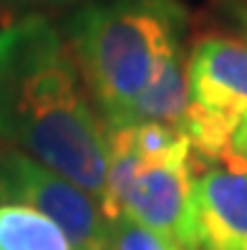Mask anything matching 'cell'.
Returning <instances> with one entry per match:
<instances>
[{
  "label": "cell",
  "instance_id": "obj_2",
  "mask_svg": "<svg viewBox=\"0 0 247 250\" xmlns=\"http://www.w3.org/2000/svg\"><path fill=\"white\" fill-rule=\"evenodd\" d=\"M184 0H76L66 43L104 126H121L134 101L184 51Z\"/></svg>",
  "mask_w": 247,
  "mask_h": 250
},
{
  "label": "cell",
  "instance_id": "obj_9",
  "mask_svg": "<svg viewBox=\"0 0 247 250\" xmlns=\"http://www.w3.org/2000/svg\"><path fill=\"white\" fill-rule=\"evenodd\" d=\"M109 250H179L154 230L139 225L134 217L119 215L109 220Z\"/></svg>",
  "mask_w": 247,
  "mask_h": 250
},
{
  "label": "cell",
  "instance_id": "obj_11",
  "mask_svg": "<svg viewBox=\"0 0 247 250\" xmlns=\"http://www.w3.org/2000/svg\"><path fill=\"white\" fill-rule=\"evenodd\" d=\"M76 0H0V8L13 13V16H33L46 8H61V5H71Z\"/></svg>",
  "mask_w": 247,
  "mask_h": 250
},
{
  "label": "cell",
  "instance_id": "obj_12",
  "mask_svg": "<svg viewBox=\"0 0 247 250\" xmlns=\"http://www.w3.org/2000/svg\"><path fill=\"white\" fill-rule=\"evenodd\" d=\"M232 149H235V152L247 162V116L242 119V124L237 126L235 137H232Z\"/></svg>",
  "mask_w": 247,
  "mask_h": 250
},
{
  "label": "cell",
  "instance_id": "obj_3",
  "mask_svg": "<svg viewBox=\"0 0 247 250\" xmlns=\"http://www.w3.org/2000/svg\"><path fill=\"white\" fill-rule=\"evenodd\" d=\"M0 202L48 217L74 250H109V220L96 200L18 149L0 152Z\"/></svg>",
  "mask_w": 247,
  "mask_h": 250
},
{
  "label": "cell",
  "instance_id": "obj_10",
  "mask_svg": "<svg viewBox=\"0 0 247 250\" xmlns=\"http://www.w3.org/2000/svg\"><path fill=\"white\" fill-rule=\"evenodd\" d=\"M212 5L225 23L235 28L242 41H247V0H212Z\"/></svg>",
  "mask_w": 247,
  "mask_h": 250
},
{
  "label": "cell",
  "instance_id": "obj_8",
  "mask_svg": "<svg viewBox=\"0 0 247 250\" xmlns=\"http://www.w3.org/2000/svg\"><path fill=\"white\" fill-rule=\"evenodd\" d=\"M0 250H74L61 228L23 205H0Z\"/></svg>",
  "mask_w": 247,
  "mask_h": 250
},
{
  "label": "cell",
  "instance_id": "obj_1",
  "mask_svg": "<svg viewBox=\"0 0 247 250\" xmlns=\"http://www.w3.org/2000/svg\"><path fill=\"white\" fill-rule=\"evenodd\" d=\"M0 142L89 192L109 220L106 129L63 33L43 13L0 28Z\"/></svg>",
  "mask_w": 247,
  "mask_h": 250
},
{
  "label": "cell",
  "instance_id": "obj_5",
  "mask_svg": "<svg viewBox=\"0 0 247 250\" xmlns=\"http://www.w3.org/2000/svg\"><path fill=\"white\" fill-rule=\"evenodd\" d=\"M187 68L192 101L237 131L247 116V41L220 33L199 38L187 56Z\"/></svg>",
  "mask_w": 247,
  "mask_h": 250
},
{
  "label": "cell",
  "instance_id": "obj_7",
  "mask_svg": "<svg viewBox=\"0 0 247 250\" xmlns=\"http://www.w3.org/2000/svg\"><path fill=\"white\" fill-rule=\"evenodd\" d=\"M187 56H190V51H182L162 71V76H159L149 89L132 104V109H129L121 126L164 124V126H171V129L182 131L187 106H190V101H192Z\"/></svg>",
  "mask_w": 247,
  "mask_h": 250
},
{
  "label": "cell",
  "instance_id": "obj_4",
  "mask_svg": "<svg viewBox=\"0 0 247 250\" xmlns=\"http://www.w3.org/2000/svg\"><path fill=\"white\" fill-rule=\"evenodd\" d=\"M194 169L190 159L154 162L139 169L121 200V212L179 250H199L194 232Z\"/></svg>",
  "mask_w": 247,
  "mask_h": 250
},
{
  "label": "cell",
  "instance_id": "obj_6",
  "mask_svg": "<svg viewBox=\"0 0 247 250\" xmlns=\"http://www.w3.org/2000/svg\"><path fill=\"white\" fill-rule=\"evenodd\" d=\"M192 200L199 250H247V165H205Z\"/></svg>",
  "mask_w": 247,
  "mask_h": 250
}]
</instances>
